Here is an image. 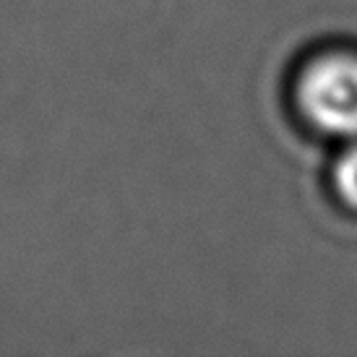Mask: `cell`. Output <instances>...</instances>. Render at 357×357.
Instances as JSON below:
<instances>
[{
    "mask_svg": "<svg viewBox=\"0 0 357 357\" xmlns=\"http://www.w3.org/2000/svg\"><path fill=\"white\" fill-rule=\"evenodd\" d=\"M300 105L326 133L357 136V60L328 55L310 63L300 79Z\"/></svg>",
    "mask_w": 357,
    "mask_h": 357,
    "instance_id": "6da1fadb",
    "label": "cell"
},
{
    "mask_svg": "<svg viewBox=\"0 0 357 357\" xmlns=\"http://www.w3.org/2000/svg\"><path fill=\"white\" fill-rule=\"evenodd\" d=\"M334 185H337L339 196L347 201L349 206L357 208V144L349 146V149L337 159Z\"/></svg>",
    "mask_w": 357,
    "mask_h": 357,
    "instance_id": "7a4b0ae2",
    "label": "cell"
}]
</instances>
